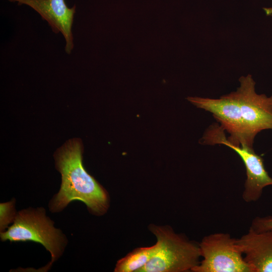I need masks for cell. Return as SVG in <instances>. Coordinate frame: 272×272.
<instances>
[{
    "label": "cell",
    "mask_w": 272,
    "mask_h": 272,
    "mask_svg": "<svg viewBox=\"0 0 272 272\" xmlns=\"http://www.w3.org/2000/svg\"><path fill=\"white\" fill-rule=\"evenodd\" d=\"M54 222L46 216L43 208H28L17 213L13 224L1 232L3 241H32L42 244L51 256L50 267L62 254L66 239Z\"/></svg>",
    "instance_id": "cell-4"
},
{
    "label": "cell",
    "mask_w": 272,
    "mask_h": 272,
    "mask_svg": "<svg viewBox=\"0 0 272 272\" xmlns=\"http://www.w3.org/2000/svg\"><path fill=\"white\" fill-rule=\"evenodd\" d=\"M263 10L267 16H272V8H264Z\"/></svg>",
    "instance_id": "cell-12"
},
{
    "label": "cell",
    "mask_w": 272,
    "mask_h": 272,
    "mask_svg": "<svg viewBox=\"0 0 272 272\" xmlns=\"http://www.w3.org/2000/svg\"><path fill=\"white\" fill-rule=\"evenodd\" d=\"M15 203L14 199L8 202L1 203V232L6 231V229L9 227V225L14 221L17 214L15 209Z\"/></svg>",
    "instance_id": "cell-10"
},
{
    "label": "cell",
    "mask_w": 272,
    "mask_h": 272,
    "mask_svg": "<svg viewBox=\"0 0 272 272\" xmlns=\"http://www.w3.org/2000/svg\"><path fill=\"white\" fill-rule=\"evenodd\" d=\"M150 229L157 238L156 249L139 272H186L199 264V243L176 233L169 226L152 225Z\"/></svg>",
    "instance_id": "cell-3"
},
{
    "label": "cell",
    "mask_w": 272,
    "mask_h": 272,
    "mask_svg": "<svg viewBox=\"0 0 272 272\" xmlns=\"http://www.w3.org/2000/svg\"><path fill=\"white\" fill-rule=\"evenodd\" d=\"M156 247L155 244L152 246L139 247L134 249L117 261L114 271L139 272L151 259Z\"/></svg>",
    "instance_id": "cell-9"
},
{
    "label": "cell",
    "mask_w": 272,
    "mask_h": 272,
    "mask_svg": "<svg viewBox=\"0 0 272 272\" xmlns=\"http://www.w3.org/2000/svg\"><path fill=\"white\" fill-rule=\"evenodd\" d=\"M236 91L218 99L188 97L197 108L213 114L220 126L229 134L226 140L237 146L253 148L256 134L272 129V95L258 94L251 75L239 79Z\"/></svg>",
    "instance_id": "cell-1"
},
{
    "label": "cell",
    "mask_w": 272,
    "mask_h": 272,
    "mask_svg": "<svg viewBox=\"0 0 272 272\" xmlns=\"http://www.w3.org/2000/svg\"><path fill=\"white\" fill-rule=\"evenodd\" d=\"M236 243L251 272H272V230L257 232L249 228Z\"/></svg>",
    "instance_id": "cell-8"
},
{
    "label": "cell",
    "mask_w": 272,
    "mask_h": 272,
    "mask_svg": "<svg viewBox=\"0 0 272 272\" xmlns=\"http://www.w3.org/2000/svg\"><path fill=\"white\" fill-rule=\"evenodd\" d=\"M83 146L78 139L66 142L55 153L57 169L61 175L60 189L50 200V211H62L74 200L84 202L96 215L105 214L109 207L106 190L85 170L82 160Z\"/></svg>",
    "instance_id": "cell-2"
},
{
    "label": "cell",
    "mask_w": 272,
    "mask_h": 272,
    "mask_svg": "<svg viewBox=\"0 0 272 272\" xmlns=\"http://www.w3.org/2000/svg\"><path fill=\"white\" fill-rule=\"evenodd\" d=\"M226 233H215L204 237L199 243L202 258L193 272H251L236 243Z\"/></svg>",
    "instance_id": "cell-5"
},
{
    "label": "cell",
    "mask_w": 272,
    "mask_h": 272,
    "mask_svg": "<svg viewBox=\"0 0 272 272\" xmlns=\"http://www.w3.org/2000/svg\"><path fill=\"white\" fill-rule=\"evenodd\" d=\"M18 2V5H26L39 14L46 21L55 34L60 32L65 40L64 50L70 54L74 48L72 26L76 6L69 8L65 0H8Z\"/></svg>",
    "instance_id": "cell-7"
},
{
    "label": "cell",
    "mask_w": 272,
    "mask_h": 272,
    "mask_svg": "<svg viewBox=\"0 0 272 272\" xmlns=\"http://www.w3.org/2000/svg\"><path fill=\"white\" fill-rule=\"evenodd\" d=\"M207 145L222 144L234 150L243 161L246 173L242 198L246 202H254L261 197L263 188L272 185V178L266 171L263 159L253 148L246 146H237L226 140L225 130L220 126L210 128L206 135Z\"/></svg>",
    "instance_id": "cell-6"
},
{
    "label": "cell",
    "mask_w": 272,
    "mask_h": 272,
    "mask_svg": "<svg viewBox=\"0 0 272 272\" xmlns=\"http://www.w3.org/2000/svg\"><path fill=\"white\" fill-rule=\"evenodd\" d=\"M250 228L257 232L272 230V216L255 217Z\"/></svg>",
    "instance_id": "cell-11"
}]
</instances>
